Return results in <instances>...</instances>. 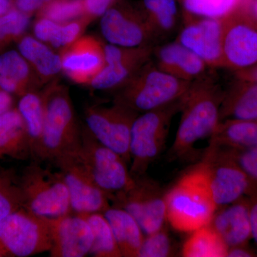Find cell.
Masks as SVG:
<instances>
[{"instance_id":"obj_18","label":"cell","mask_w":257,"mask_h":257,"mask_svg":"<svg viewBox=\"0 0 257 257\" xmlns=\"http://www.w3.org/2000/svg\"><path fill=\"white\" fill-rule=\"evenodd\" d=\"M228 248L247 245L251 238L248 197L216 209L210 224Z\"/></svg>"},{"instance_id":"obj_39","label":"cell","mask_w":257,"mask_h":257,"mask_svg":"<svg viewBox=\"0 0 257 257\" xmlns=\"http://www.w3.org/2000/svg\"><path fill=\"white\" fill-rule=\"evenodd\" d=\"M51 0H15V8L30 16L38 13Z\"/></svg>"},{"instance_id":"obj_42","label":"cell","mask_w":257,"mask_h":257,"mask_svg":"<svg viewBox=\"0 0 257 257\" xmlns=\"http://www.w3.org/2000/svg\"><path fill=\"white\" fill-rule=\"evenodd\" d=\"M14 96L0 88V115L14 107Z\"/></svg>"},{"instance_id":"obj_16","label":"cell","mask_w":257,"mask_h":257,"mask_svg":"<svg viewBox=\"0 0 257 257\" xmlns=\"http://www.w3.org/2000/svg\"><path fill=\"white\" fill-rule=\"evenodd\" d=\"M62 72L76 84L87 85L106 65L104 45L95 37L81 36L61 50Z\"/></svg>"},{"instance_id":"obj_38","label":"cell","mask_w":257,"mask_h":257,"mask_svg":"<svg viewBox=\"0 0 257 257\" xmlns=\"http://www.w3.org/2000/svg\"><path fill=\"white\" fill-rule=\"evenodd\" d=\"M116 0H84V18L89 22L102 16L108 10L112 8Z\"/></svg>"},{"instance_id":"obj_9","label":"cell","mask_w":257,"mask_h":257,"mask_svg":"<svg viewBox=\"0 0 257 257\" xmlns=\"http://www.w3.org/2000/svg\"><path fill=\"white\" fill-rule=\"evenodd\" d=\"M134 179L133 185L113 198L111 205L130 213L145 234H153L167 220L166 192L147 175Z\"/></svg>"},{"instance_id":"obj_23","label":"cell","mask_w":257,"mask_h":257,"mask_svg":"<svg viewBox=\"0 0 257 257\" xmlns=\"http://www.w3.org/2000/svg\"><path fill=\"white\" fill-rule=\"evenodd\" d=\"M103 214L110 225L122 256L139 257L145 236L136 219L124 209L111 205Z\"/></svg>"},{"instance_id":"obj_26","label":"cell","mask_w":257,"mask_h":257,"mask_svg":"<svg viewBox=\"0 0 257 257\" xmlns=\"http://www.w3.org/2000/svg\"><path fill=\"white\" fill-rule=\"evenodd\" d=\"M209 146L257 147V121L225 119L210 136Z\"/></svg>"},{"instance_id":"obj_28","label":"cell","mask_w":257,"mask_h":257,"mask_svg":"<svg viewBox=\"0 0 257 257\" xmlns=\"http://www.w3.org/2000/svg\"><path fill=\"white\" fill-rule=\"evenodd\" d=\"M17 107L26 126L31 148L32 160H36L40 151L45 117L42 95L34 91L26 93L20 96Z\"/></svg>"},{"instance_id":"obj_37","label":"cell","mask_w":257,"mask_h":257,"mask_svg":"<svg viewBox=\"0 0 257 257\" xmlns=\"http://www.w3.org/2000/svg\"><path fill=\"white\" fill-rule=\"evenodd\" d=\"M172 241L165 226L144 239L139 257H167L173 256Z\"/></svg>"},{"instance_id":"obj_25","label":"cell","mask_w":257,"mask_h":257,"mask_svg":"<svg viewBox=\"0 0 257 257\" xmlns=\"http://www.w3.org/2000/svg\"><path fill=\"white\" fill-rule=\"evenodd\" d=\"M89 23L85 18L64 24L37 18L34 24V35L40 41L62 50L82 36L86 25Z\"/></svg>"},{"instance_id":"obj_22","label":"cell","mask_w":257,"mask_h":257,"mask_svg":"<svg viewBox=\"0 0 257 257\" xmlns=\"http://www.w3.org/2000/svg\"><path fill=\"white\" fill-rule=\"evenodd\" d=\"M30 64L19 51L0 55V88L19 97L33 90L34 73Z\"/></svg>"},{"instance_id":"obj_5","label":"cell","mask_w":257,"mask_h":257,"mask_svg":"<svg viewBox=\"0 0 257 257\" xmlns=\"http://www.w3.org/2000/svg\"><path fill=\"white\" fill-rule=\"evenodd\" d=\"M23 208L37 215L56 218L73 212L68 189L60 172L32 160L20 176Z\"/></svg>"},{"instance_id":"obj_7","label":"cell","mask_w":257,"mask_h":257,"mask_svg":"<svg viewBox=\"0 0 257 257\" xmlns=\"http://www.w3.org/2000/svg\"><path fill=\"white\" fill-rule=\"evenodd\" d=\"M79 161L96 185L109 201L133 185L135 179L128 170L126 161L108 148L82 125V144L77 153Z\"/></svg>"},{"instance_id":"obj_30","label":"cell","mask_w":257,"mask_h":257,"mask_svg":"<svg viewBox=\"0 0 257 257\" xmlns=\"http://www.w3.org/2000/svg\"><path fill=\"white\" fill-rule=\"evenodd\" d=\"M87 221L93 235L90 253L96 257H122L110 225L102 213L79 214Z\"/></svg>"},{"instance_id":"obj_3","label":"cell","mask_w":257,"mask_h":257,"mask_svg":"<svg viewBox=\"0 0 257 257\" xmlns=\"http://www.w3.org/2000/svg\"><path fill=\"white\" fill-rule=\"evenodd\" d=\"M167 221L180 232H190L210 224L216 208L199 164L166 192Z\"/></svg>"},{"instance_id":"obj_33","label":"cell","mask_w":257,"mask_h":257,"mask_svg":"<svg viewBox=\"0 0 257 257\" xmlns=\"http://www.w3.org/2000/svg\"><path fill=\"white\" fill-rule=\"evenodd\" d=\"M186 14L197 18L221 19L237 9L242 0H182Z\"/></svg>"},{"instance_id":"obj_4","label":"cell","mask_w":257,"mask_h":257,"mask_svg":"<svg viewBox=\"0 0 257 257\" xmlns=\"http://www.w3.org/2000/svg\"><path fill=\"white\" fill-rule=\"evenodd\" d=\"M191 83L166 73L150 61L118 89L114 102L143 114L182 99Z\"/></svg>"},{"instance_id":"obj_10","label":"cell","mask_w":257,"mask_h":257,"mask_svg":"<svg viewBox=\"0 0 257 257\" xmlns=\"http://www.w3.org/2000/svg\"><path fill=\"white\" fill-rule=\"evenodd\" d=\"M139 115L117 103L109 106L93 105L84 111L86 126L103 145L131 162L130 144L134 121Z\"/></svg>"},{"instance_id":"obj_2","label":"cell","mask_w":257,"mask_h":257,"mask_svg":"<svg viewBox=\"0 0 257 257\" xmlns=\"http://www.w3.org/2000/svg\"><path fill=\"white\" fill-rule=\"evenodd\" d=\"M44 103L43 132L36 160L53 162L59 157L77 153L82 144L79 124L68 91L52 84L42 94Z\"/></svg>"},{"instance_id":"obj_17","label":"cell","mask_w":257,"mask_h":257,"mask_svg":"<svg viewBox=\"0 0 257 257\" xmlns=\"http://www.w3.org/2000/svg\"><path fill=\"white\" fill-rule=\"evenodd\" d=\"M52 234V257H84L90 253L92 230L80 214L49 218Z\"/></svg>"},{"instance_id":"obj_20","label":"cell","mask_w":257,"mask_h":257,"mask_svg":"<svg viewBox=\"0 0 257 257\" xmlns=\"http://www.w3.org/2000/svg\"><path fill=\"white\" fill-rule=\"evenodd\" d=\"M225 119L257 121V82L236 79L225 89L219 121Z\"/></svg>"},{"instance_id":"obj_34","label":"cell","mask_w":257,"mask_h":257,"mask_svg":"<svg viewBox=\"0 0 257 257\" xmlns=\"http://www.w3.org/2000/svg\"><path fill=\"white\" fill-rule=\"evenodd\" d=\"M84 0H51L37 13V18L64 24L84 18Z\"/></svg>"},{"instance_id":"obj_46","label":"cell","mask_w":257,"mask_h":257,"mask_svg":"<svg viewBox=\"0 0 257 257\" xmlns=\"http://www.w3.org/2000/svg\"><path fill=\"white\" fill-rule=\"evenodd\" d=\"M0 257H3V253H2L1 252H0Z\"/></svg>"},{"instance_id":"obj_31","label":"cell","mask_w":257,"mask_h":257,"mask_svg":"<svg viewBox=\"0 0 257 257\" xmlns=\"http://www.w3.org/2000/svg\"><path fill=\"white\" fill-rule=\"evenodd\" d=\"M145 15L155 38L173 31L177 24L176 0H144Z\"/></svg>"},{"instance_id":"obj_40","label":"cell","mask_w":257,"mask_h":257,"mask_svg":"<svg viewBox=\"0 0 257 257\" xmlns=\"http://www.w3.org/2000/svg\"><path fill=\"white\" fill-rule=\"evenodd\" d=\"M251 238L257 244V190L248 196Z\"/></svg>"},{"instance_id":"obj_19","label":"cell","mask_w":257,"mask_h":257,"mask_svg":"<svg viewBox=\"0 0 257 257\" xmlns=\"http://www.w3.org/2000/svg\"><path fill=\"white\" fill-rule=\"evenodd\" d=\"M153 56L159 69L187 82L200 78L208 68L200 57L177 41L154 49Z\"/></svg>"},{"instance_id":"obj_24","label":"cell","mask_w":257,"mask_h":257,"mask_svg":"<svg viewBox=\"0 0 257 257\" xmlns=\"http://www.w3.org/2000/svg\"><path fill=\"white\" fill-rule=\"evenodd\" d=\"M18 51L42 80H49L62 71V59L45 43L30 35H23L18 42Z\"/></svg>"},{"instance_id":"obj_35","label":"cell","mask_w":257,"mask_h":257,"mask_svg":"<svg viewBox=\"0 0 257 257\" xmlns=\"http://www.w3.org/2000/svg\"><path fill=\"white\" fill-rule=\"evenodd\" d=\"M208 147L234 162L257 190V147Z\"/></svg>"},{"instance_id":"obj_43","label":"cell","mask_w":257,"mask_h":257,"mask_svg":"<svg viewBox=\"0 0 257 257\" xmlns=\"http://www.w3.org/2000/svg\"><path fill=\"white\" fill-rule=\"evenodd\" d=\"M254 253L247 247V245L234 246L228 248L226 256L229 257H251L254 256Z\"/></svg>"},{"instance_id":"obj_1","label":"cell","mask_w":257,"mask_h":257,"mask_svg":"<svg viewBox=\"0 0 257 257\" xmlns=\"http://www.w3.org/2000/svg\"><path fill=\"white\" fill-rule=\"evenodd\" d=\"M224 92L211 74H204L191 83L181 99L182 116L170 150L171 160L189 157L198 142L210 138L219 122Z\"/></svg>"},{"instance_id":"obj_41","label":"cell","mask_w":257,"mask_h":257,"mask_svg":"<svg viewBox=\"0 0 257 257\" xmlns=\"http://www.w3.org/2000/svg\"><path fill=\"white\" fill-rule=\"evenodd\" d=\"M239 9L257 27V0H242Z\"/></svg>"},{"instance_id":"obj_13","label":"cell","mask_w":257,"mask_h":257,"mask_svg":"<svg viewBox=\"0 0 257 257\" xmlns=\"http://www.w3.org/2000/svg\"><path fill=\"white\" fill-rule=\"evenodd\" d=\"M68 189L72 211L76 214L104 213L111 207L109 197L92 180L77 153L54 161Z\"/></svg>"},{"instance_id":"obj_27","label":"cell","mask_w":257,"mask_h":257,"mask_svg":"<svg viewBox=\"0 0 257 257\" xmlns=\"http://www.w3.org/2000/svg\"><path fill=\"white\" fill-rule=\"evenodd\" d=\"M152 56V54H145L114 63L106 64L88 86L96 90H118L144 65L151 61Z\"/></svg>"},{"instance_id":"obj_6","label":"cell","mask_w":257,"mask_h":257,"mask_svg":"<svg viewBox=\"0 0 257 257\" xmlns=\"http://www.w3.org/2000/svg\"><path fill=\"white\" fill-rule=\"evenodd\" d=\"M181 99L140 114L134 121L130 144V172L133 178L146 175L150 166L163 151L171 121L180 111Z\"/></svg>"},{"instance_id":"obj_36","label":"cell","mask_w":257,"mask_h":257,"mask_svg":"<svg viewBox=\"0 0 257 257\" xmlns=\"http://www.w3.org/2000/svg\"><path fill=\"white\" fill-rule=\"evenodd\" d=\"M31 16L16 8L0 16V50L12 42H18L30 26Z\"/></svg>"},{"instance_id":"obj_21","label":"cell","mask_w":257,"mask_h":257,"mask_svg":"<svg viewBox=\"0 0 257 257\" xmlns=\"http://www.w3.org/2000/svg\"><path fill=\"white\" fill-rule=\"evenodd\" d=\"M5 157L32 159L26 126L17 106L0 115V158Z\"/></svg>"},{"instance_id":"obj_44","label":"cell","mask_w":257,"mask_h":257,"mask_svg":"<svg viewBox=\"0 0 257 257\" xmlns=\"http://www.w3.org/2000/svg\"><path fill=\"white\" fill-rule=\"evenodd\" d=\"M236 76L241 78L250 79V80L256 81L257 82V64L252 68L243 71V72H236Z\"/></svg>"},{"instance_id":"obj_29","label":"cell","mask_w":257,"mask_h":257,"mask_svg":"<svg viewBox=\"0 0 257 257\" xmlns=\"http://www.w3.org/2000/svg\"><path fill=\"white\" fill-rule=\"evenodd\" d=\"M228 246L210 225L192 232L182 246V254L185 257H224Z\"/></svg>"},{"instance_id":"obj_15","label":"cell","mask_w":257,"mask_h":257,"mask_svg":"<svg viewBox=\"0 0 257 257\" xmlns=\"http://www.w3.org/2000/svg\"><path fill=\"white\" fill-rule=\"evenodd\" d=\"M221 37V20L186 15L176 41L200 57L209 68H223Z\"/></svg>"},{"instance_id":"obj_45","label":"cell","mask_w":257,"mask_h":257,"mask_svg":"<svg viewBox=\"0 0 257 257\" xmlns=\"http://www.w3.org/2000/svg\"><path fill=\"white\" fill-rule=\"evenodd\" d=\"M15 8V0H0V16Z\"/></svg>"},{"instance_id":"obj_11","label":"cell","mask_w":257,"mask_h":257,"mask_svg":"<svg viewBox=\"0 0 257 257\" xmlns=\"http://www.w3.org/2000/svg\"><path fill=\"white\" fill-rule=\"evenodd\" d=\"M207 187L217 209L254 192V187L234 162L208 147L200 163Z\"/></svg>"},{"instance_id":"obj_12","label":"cell","mask_w":257,"mask_h":257,"mask_svg":"<svg viewBox=\"0 0 257 257\" xmlns=\"http://www.w3.org/2000/svg\"><path fill=\"white\" fill-rule=\"evenodd\" d=\"M239 7L231 14L221 19L223 68L235 73L252 68L257 64V27Z\"/></svg>"},{"instance_id":"obj_32","label":"cell","mask_w":257,"mask_h":257,"mask_svg":"<svg viewBox=\"0 0 257 257\" xmlns=\"http://www.w3.org/2000/svg\"><path fill=\"white\" fill-rule=\"evenodd\" d=\"M23 207L20 176L13 169H0V222Z\"/></svg>"},{"instance_id":"obj_8","label":"cell","mask_w":257,"mask_h":257,"mask_svg":"<svg viewBox=\"0 0 257 257\" xmlns=\"http://www.w3.org/2000/svg\"><path fill=\"white\" fill-rule=\"evenodd\" d=\"M52 246L49 218L25 208L0 222V252L3 257H27L50 251Z\"/></svg>"},{"instance_id":"obj_14","label":"cell","mask_w":257,"mask_h":257,"mask_svg":"<svg viewBox=\"0 0 257 257\" xmlns=\"http://www.w3.org/2000/svg\"><path fill=\"white\" fill-rule=\"evenodd\" d=\"M101 35L111 45L124 47L152 45L155 39L145 13L111 8L101 17Z\"/></svg>"}]
</instances>
